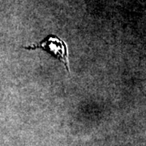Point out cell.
<instances>
[{
  "instance_id": "cell-1",
  "label": "cell",
  "mask_w": 146,
  "mask_h": 146,
  "mask_svg": "<svg viewBox=\"0 0 146 146\" xmlns=\"http://www.w3.org/2000/svg\"><path fill=\"white\" fill-rule=\"evenodd\" d=\"M38 46L47 49L48 50L52 52L65 64V66L68 70L67 47H66V44L60 38H58L57 36H50L48 37L47 40H45Z\"/></svg>"
}]
</instances>
